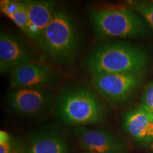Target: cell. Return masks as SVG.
Masks as SVG:
<instances>
[{
	"label": "cell",
	"instance_id": "cell-4",
	"mask_svg": "<svg viewBox=\"0 0 153 153\" xmlns=\"http://www.w3.org/2000/svg\"><path fill=\"white\" fill-rule=\"evenodd\" d=\"M89 20L96 36L101 40L137 38L148 34L146 22L133 9L104 7L91 10Z\"/></svg>",
	"mask_w": 153,
	"mask_h": 153
},
{
	"label": "cell",
	"instance_id": "cell-14",
	"mask_svg": "<svg viewBox=\"0 0 153 153\" xmlns=\"http://www.w3.org/2000/svg\"><path fill=\"white\" fill-rule=\"evenodd\" d=\"M0 153H25L18 140L4 131L0 132Z\"/></svg>",
	"mask_w": 153,
	"mask_h": 153
},
{
	"label": "cell",
	"instance_id": "cell-16",
	"mask_svg": "<svg viewBox=\"0 0 153 153\" xmlns=\"http://www.w3.org/2000/svg\"><path fill=\"white\" fill-rule=\"evenodd\" d=\"M139 106L153 114V81L145 87Z\"/></svg>",
	"mask_w": 153,
	"mask_h": 153
},
{
	"label": "cell",
	"instance_id": "cell-12",
	"mask_svg": "<svg viewBox=\"0 0 153 153\" xmlns=\"http://www.w3.org/2000/svg\"><path fill=\"white\" fill-rule=\"evenodd\" d=\"M28 17V28L26 36L34 43H38L45 28L52 19L57 3L54 1H24Z\"/></svg>",
	"mask_w": 153,
	"mask_h": 153
},
{
	"label": "cell",
	"instance_id": "cell-1",
	"mask_svg": "<svg viewBox=\"0 0 153 153\" xmlns=\"http://www.w3.org/2000/svg\"><path fill=\"white\" fill-rule=\"evenodd\" d=\"M150 60L148 51L140 45L108 41L93 48L84 58L83 65L90 74L141 72Z\"/></svg>",
	"mask_w": 153,
	"mask_h": 153
},
{
	"label": "cell",
	"instance_id": "cell-15",
	"mask_svg": "<svg viewBox=\"0 0 153 153\" xmlns=\"http://www.w3.org/2000/svg\"><path fill=\"white\" fill-rule=\"evenodd\" d=\"M131 6L153 30V1H133Z\"/></svg>",
	"mask_w": 153,
	"mask_h": 153
},
{
	"label": "cell",
	"instance_id": "cell-11",
	"mask_svg": "<svg viewBox=\"0 0 153 153\" xmlns=\"http://www.w3.org/2000/svg\"><path fill=\"white\" fill-rule=\"evenodd\" d=\"M25 153H68L69 147L60 130L47 126L30 135Z\"/></svg>",
	"mask_w": 153,
	"mask_h": 153
},
{
	"label": "cell",
	"instance_id": "cell-3",
	"mask_svg": "<svg viewBox=\"0 0 153 153\" xmlns=\"http://www.w3.org/2000/svg\"><path fill=\"white\" fill-rule=\"evenodd\" d=\"M37 45L50 63L65 65L73 61L79 47V34L73 18L65 9L57 7Z\"/></svg>",
	"mask_w": 153,
	"mask_h": 153
},
{
	"label": "cell",
	"instance_id": "cell-8",
	"mask_svg": "<svg viewBox=\"0 0 153 153\" xmlns=\"http://www.w3.org/2000/svg\"><path fill=\"white\" fill-rule=\"evenodd\" d=\"M35 51L21 38L1 30L0 33V72L10 74L15 69L38 62Z\"/></svg>",
	"mask_w": 153,
	"mask_h": 153
},
{
	"label": "cell",
	"instance_id": "cell-13",
	"mask_svg": "<svg viewBox=\"0 0 153 153\" xmlns=\"http://www.w3.org/2000/svg\"><path fill=\"white\" fill-rule=\"evenodd\" d=\"M1 13L10 19L25 35H27L28 17L24 1L3 0L0 3Z\"/></svg>",
	"mask_w": 153,
	"mask_h": 153
},
{
	"label": "cell",
	"instance_id": "cell-5",
	"mask_svg": "<svg viewBox=\"0 0 153 153\" xmlns=\"http://www.w3.org/2000/svg\"><path fill=\"white\" fill-rule=\"evenodd\" d=\"M145 72L91 74L96 90L108 103L123 104L142 85Z\"/></svg>",
	"mask_w": 153,
	"mask_h": 153
},
{
	"label": "cell",
	"instance_id": "cell-6",
	"mask_svg": "<svg viewBox=\"0 0 153 153\" xmlns=\"http://www.w3.org/2000/svg\"><path fill=\"white\" fill-rule=\"evenodd\" d=\"M58 93L53 89H11L7 95L9 108L25 117L43 116L54 110Z\"/></svg>",
	"mask_w": 153,
	"mask_h": 153
},
{
	"label": "cell",
	"instance_id": "cell-17",
	"mask_svg": "<svg viewBox=\"0 0 153 153\" xmlns=\"http://www.w3.org/2000/svg\"><path fill=\"white\" fill-rule=\"evenodd\" d=\"M82 153H95V152H89V151H85V152H82Z\"/></svg>",
	"mask_w": 153,
	"mask_h": 153
},
{
	"label": "cell",
	"instance_id": "cell-9",
	"mask_svg": "<svg viewBox=\"0 0 153 153\" xmlns=\"http://www.w3.org/2000/svg\"><path fill=\"white\" fill-rule=\"evenodd\" d=\"M74 134L79 146L95 153H127L122 140L108 130L97 127L78 126Z\"/></svg>",
	"mask_w": 153,
	"mask_h": 153
},
{
	"label": "cell",
	"instance_id": "cell-2",
	"mask_svg": "<svg viewBox=\"0 0 153 153\" xmlns=\"http://www.w3.org/2000/svg\"><path fill=\"white\" fill-rule=\"evenodd\" d=\"M53 111L63 123L76 127L101 123L106 117V108L99 96L82 85L63 88L58 93Z\"/></svg>",
	"mask_w": 153,
	"mask_h": 153
},
{
	"label": "cell",
	"instance_id": "cell-10",
	"mask_svg": "<svg viewBox=\"0 0 153 153\" xmlns=\"http://www.w3.org/2000/svg\"><path fill=\"white\" fill-rule=\"evenodd\" d=\"M123 128L132 138L143 146L153 149V114L138 106L125 114Z\"/></svg>",
	"mask_w": 153,
	"mask_h": 153
},
{
	"label": "cell",
	"instance_id": "cell-7",
	"mask_svg": "<svg viewBox=\"0 0 153 153\" xmlns=\"http://www.w3.org/2000/svg\"><path fill=\"white\" fill-rule=\"evenodd\" d=\"M60 76L52 65L38 62H30L15 69L9 74L11 89L44 88L55 89Z\"/></svg>",
	"mask_w": 153,
	"mask_h": 153
}]
</instances>
